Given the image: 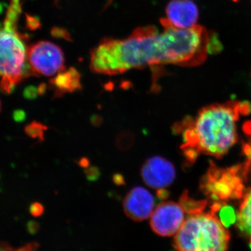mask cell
Returning a JSON list of instances; mask_svg holds the SVG:
<instances>
[{
  "instance_id": "1",
  "label": "cell",
  "mask_w": 251,
  "mask_h": 251,
  "mask_svg": "<svg viewBox=\"0 0 251 251\" xmlns=\"http://www.w3.org/2000/svg\"><path fill=\"white\" fill-rule=\"evenodd\" d=\"M251 111L247 102L229 101L204 107L193 119L185 120L175 129L184 130L181 148L193 162L201 153L221 158L237 143V122L241 114Z\"/></svg>"
},
{
  "instance_id": "2",
  "label": "cell",
  "mask_w": 251,
  "mask_h": 251,
  "mask_svg": "<svg viewBox=\"0 0 251 251\" xmlns=\"http://www.w3.org/2000/svg\"><path fill=\"white\" fill-rule=\"evenodd\" d=\"M21 0H11L4 21L0 23V89L9 94L23 79L33 75L27 64L25 41L18 31Z\"/></svg>"
},
{
  "instance_id": "3",
  "label": "cell",
  "mask_w": 251,
  "mask_h": 251,
  "mask_svg": "<svg viewBox=\"0 0 251 251\" xmlns=\"http://www.w3.org/2000/svg\"><path fill=\"white\" fill-rule=\"evenodd\" d=\"M229 233L214 211L188 215L176 234V251H227Z\"/></svg>"
},
{
  "instance_id": "4",
  "label": "cell",
  "mask_w": 251,
  "mask_h": 251,
  "mask_svg": "<svg viewBox=\"0 0 251 251\" xmlns=\"http://www.w3.org/2000/svg\"><path fill=\"white\" fill-rule=\"evenodd\" d=\"M229 168H221L211 163L201 181V189L216 202L243 198L246 190L243 179L250 167V162Z\"/></svg>"
},
{
  "instance_id": "5",
  "label": "cell",
  "mask_w": 251,
  "mask_h": 251,
  "mask_svg": "<svg viewBox=\"0 0 251 251\" xmlns=\"http://www.w3.org/2000/svg\"><path fill=\"white\" fill-rule=\"evenodd\" d=\"M27 59L33 75L53 76L65 70L62 49L50 41H41L29 46Z\"/></svg>"
},
{
  "instance_id": "6",
  "label": "cell",
  "mask_w": 251,
  "mask_h": 251,
  "mask_svg": "<svg viewBox=\"0 0 251 251\" xmlns=\"http://www.w3.org/2000/svg\"><path fill=\"white\" fill-rule=\"evenodd\" d=\"M185 219V211L179 203L166 201L153 210L150 226L158 235L171 237L177 233Z\"/></svg>"
},
{
  "instance_id": "7",
  "label": "cell",
  "mask_w": 251,
  "mask_h": 251,
  "mask_svg": "<svg viewBox=\"0 0 251 251\" xmlns=\"http://www.w3.org/2000/svg\"><path fill=\"white\" fill-rule=\"evenodd\" d=\"M144 182L154 189H165L171 186L176 177L175 166L171 161L161 156L148 158L141 169Z\"/></svg>"
},
{
  "instance_id": "8",
  "label": "cell",
  "mask_w": 251,
  "mask_h": 251,
  "mask_svg": "<svg viewBox=\"0 0 251 251\" xmlns=\"http://www.w3.org/2000/svg\"><path fill=\"white\" fill-rule=\"evenodd\" d=\"M152 194L141 186L132 188L124 200L126 215L133 221H143L151 216L154 207Z\"/></svg>"
},
{
  "instance_id": "9",
  "label": "cell",
  "mask_w": 251,
  "mask_h": 251,
  "mask_svg": "<svg viewBox=\"0 0 251 251\" xmlns=\"http://www.w3.org/2000/svg\"><path fill=\"white\" fill-rule=\"evenodd\" d=\"M166 18H163L173 27L188 29L196 25L199 9L193 0H172L167 6Z\"/></svg>"
},
{
  "instance_id": "10",
  "label": "cell",
  "mask_w": 251,
  "mask_h": 251,
  "mask_svg": "<svg viewBox=\"0 0 251 251\" xmlns=\"http://www.w3.org/2000/svg\"><path fill=\"white\" fill-rule=\"evenodd\" d=\"M50 84L56 97L71 93L81 88L80 74L75 69L71 68L59 73L57 76L50 80Z\"/></svg>"
},
{
  "instance_id": "11",
  "label": "cell",
  "mask_w": 251,
  "mask_h": 251,
  "mask_svg": "<svg viewBox=\"0 0 251 251\" xmlns=\"http://www.w3.org/2000/svg\"><path fill=\"white\" fill-rule=\"evenodd\" d=\"M236 221L238 228L249 239L251 247V186L244 193Z\"/></svg>"
},
{
  "instance_id": "12",
  "label": "cell",
  "mask_w": 251,
  "mask_h": 251,
  "mask_svg": "<svg viewBox=\"0 0 251 251\" xmlns=\"http://www.w3.org/2000/svg\"><path fill=\"white\" fill-rule=\"evenodd\" d=\"M211 210L219 213V215L216 216L226 227L233 224L237 220V214L234 212L233 208L224 202L214 203V205L211 206Z\"/></svg>"
},
{
  "instance_id": "13",
  "label": "cell",
  "mask_w": 251,
  "mask_h": 251,
  "mask_svg": "<svg viewBox=\"0 0 251 251\" xmlns=\"http://www.w3.org/2000/svg\"><path fill=\"white\" fill-rule=\"evenodd\" d=\"M179 204L182 206L185 212L191 214L202 212L205 208L206 202L205 201H195L188 196L187 192H185L180 198Z\"/></svg>"
},
{
  "instance_id": "14",
  "label": "cell",
  "mask_w": 251,
  "mask_h": 251,
  "mask_svg": "<svg viewBox=\"0 0 251 251\" xmlns=\"http://www.w3.org/2000/svg\"><path fill=\"white\" fill-rule=\"evenodd\" d=\"M47 129L46 127L42 124L39 122H33L26 126L25 128L26 134L29 135L31 138H38L39 140H44V132Z\"/></svg>"
},
{
  "instance_id": "15",
  "label": "cell",
  "mask_w": 251,
  "mask_h": 251,
  "mask_svg": "<svg viewBox=\"0 0 251 251\" xmlns=\"http://www.w3.org/2000/svg\"><path fill=\"white\" fill-rule=\"evenodd\" d=\"M222 49V44L218 39L217 34H209V42H208V52L211 54L217 53Z\"/></svg>"
},
{
  "instance_id": "16",
  "label": "cell",
  "mask_w": 251,
  "mask_h": 251,
  "mask_svg": "<svg viewBox=\"0 0 251 251\" xmlns=\"http://www.w3.org/2000/svg\"><path fill=\"white\" fill-rule=\"evenodd\" d=\"M29 211L31 216L36 218L39 217L44 214V206L40 202H33L29 206Z\"/></svg>"
},
{
  "instance_id": "17",
  "label": "cell",
  "mask_w": 251,
  "mask_h": 251,
  "mask_svg": "<svg viewBox=\"0 0 251 251\" xmlns=\"http://www.w3.org/2000/svg\"><path fill=\"white\" fill-rule=\"evenodd\" d=\"M39 247V243L35 242H29L22 246V247L15 249L14 251H36Z\"/></svg>"
},
{
  "instance_id": "18",
  "label": "cell",
  "mask_w": 251,
  "mask_h": 251,
  "mask_svg": "<svg viewBox=\"0 0 251 251\" xmlns=\"http://www.w3.org/2000/svg\"><path fill=\"white\" fill-rule=\"evenodd\" d=\"M39 228H40V226L36 221H30L27 224L28 233L31 234V235H34V234L37 233L39 232Z\"/></svg>"
},
{
  "instance_id": "19",
  "label": "cell",
  "mask_w": 251,
  "mask_h": 251,
  "mask_svg": "<svg viewBox=\"0 0 251 251\" xmlns=\"http://www.w3.org/2000/svg\"><path fill=\"white\" fill-rule=\"evenodd\" d=\"M86 173H87L89 179H95V178H97L99 175V172L95 168H89Z\"/></svg>"
},
{
  "instance_id": "20",
  "label": "cell",
  "mask_w": 251,
  "mask_h": 251,
  "mask_svg": "<svg viewBox=\"0 0 251 251\" xmlns=\"http://www.w3.org/2000/svg\"><path fill=\"white\" fill-rule=\"evenodd\" d=\"M14 248L11 247L9 243L1 241L0 242V251H14Z\"/></svg>"
},
{
  "instance_id": "21",
  "label": "cell",
  "mask_w": 251,
  "mask_h": 251,
  "mask_svg": "<svg viewBox=\"0 0 251 251\" xmlns=\"http://www.w3.org/2000/svg\"><path fill=\"white\" fill-rule=\"evenodd\" d=\"M14 117L16 122H21L24 120L25 115L22 110H18V111L15 112Z\"/></svg>"
},
{
  "instance_id": "22",
  "label": "cell",
  "mask_w": 251,
  "mask_h": 251,
  "mask_svg": "<svg viewBox=\"0 0 251 251\" xmlns=\"http://www.w3.org/2000/svg\"><path fill=\"white\" fill-rule=\"evenodd\" d=\"M244 151L249 161L251 163V143L246 144L244 146Z\"/></svg>"
},
{
  "instance_id": "23",
  "label": "cell",
  "mask_w": 251,
  "mask_h": 251,
  "mask_svg": "<svg viewBox=\"0 0 251 251\" xmlns=\"http://www.w3.org/2000/svg\"><path fill=\"white\" fill-rule=\"evenodd\" d=\"M168 191H166L165 189L158 190V196L161 200L166 199L168 198Z\"/></svg>"
},
{
  "instance_id": "24",
  "label": "cell",
  "mask_w": 251,
  "mask_h": 251,
  "mask_svg": "<svg viewBox=\"0 0 251 251\" xmlns=\"http://www.w3.org/2000/svg\"><path fill=\"white\" fill-rule=\"evenodd\" d=\"M0 110H1V102H0Z\"/></svg>"
}]
</instances>
